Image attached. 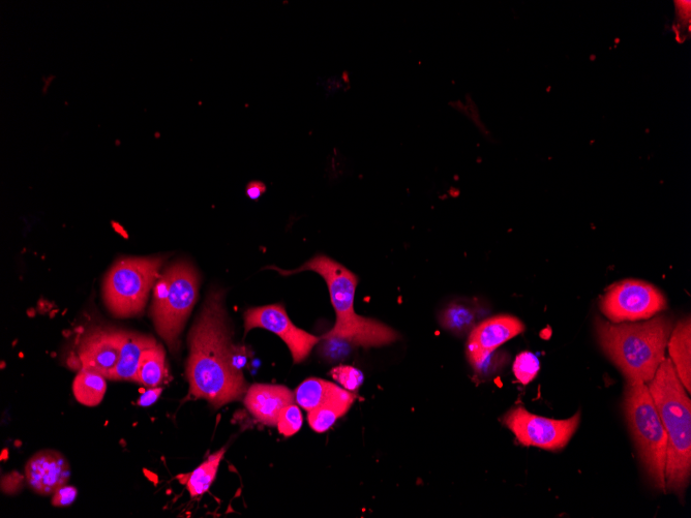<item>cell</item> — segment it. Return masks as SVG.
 <instances>
[{
  "label": "cell",
  "instance_id": "8",
  "mask_svg": "<svg viewBox=\"0 0 691 518\" xmlns=\"http://www.w3.org/2000/svg\"><path fill=\"white\" fill-rule=\"evenodd\" d=\"M581 413L565 420H555L531 414L523 407L510 410L503 417V423L525 446H534L549 451L563 449L577 432Z\"/></svg>",
  "mask_w": 691,
  "mask_h": 518
},
{
  "label": "cell",
  "instance_id": "21",
  "mask_svg": "<svg viewBox=\"0 0 691 518\" xmlns=\"http://www.w3.org/2000/svg\"><path fill=\"white\" fill-rule=\"evenodd\" d=\"M106 378L96 372L81 369L73 383L76 400L87 407L100 405L106 394Z\"/></svg>",
  "mask_w": 691,
  "mask_h": 518
},
{
  "label": "cell",
  "instance_id": "19",
  "mask_svg": "<svg viewBox=\"0 0 691 518\" xmlns=\"http://www.w3.org/2000/svg\"><path fill=\"white\" fill-rule=\"evenodd\" d=\"M355 399V395L347 391L340 398L309 412L308 421L311 429L319 434L327 432L349 411Z\"/></svg>",
  "mask_w": 691,
  "mask_h": 518
},
{
  "label": "cell",
  "instance_id": "27",
  "mask_svg": "<svg viewBox=\"0 0 691 518\" xmlns=\"http://www.w3.org/2000/svg\"><path fill=\"white\" fill-rule=\"evenodd\" d=\"M231 361L233 369L237 373L243 374V369L248 362L246 348L233 345Z\"/></svg>",
  "mask_w": 691,
  "mask_h": 518
},
{
  "label": "cell",
  "instance_id": "2",
  "mask_svg": "<svg viewBox=\"0 0 691 518\" xmlns=\"http://www.w3.org/2000/svg\"><path fill=\"white\" fill-rule=\"evenodd\" d=\"M668 437L666 491L683 499L691 474V403L671 359L648 385Z\"/></svg>",
  "mask_w": 691,
  "mask_h": 518
},
{
  "label": "cell",
  "instance_id": "11",
  "mask_svg": "<svg viewBox=\"0 0 691 518\" xmlns=\"http://www.w3.org/2000/svg\"><path fill=\"white\" fill-rule=\"evenodd\" d=\"M525 325L513 316H496L474 327L469 335L467 357L476 370L500 346L523 333Z\"/></svg>",
  "mask_w": 691,
  "mask_h": 518
},
{
  "label": "cell",
  "instance_id": "1",
  "mask_svg": "<svg viewBox=\"0 0 691 518\" xmlns=\"http://www.w3.org/2000/svg\"><path fill=\"white\" fill-rule=\"evenodd\" d=\"M233 345L224 293L213 290L190 332L187 375L191 395L215 409L242 400L247 392L244 375L232 367Z\"/></svg>",
  "mask_w": 691,
  "mask_h": 518
},
{
  "label": "cell",
  "instance_id": "5",
  "mask_svg": "<svg viewBox=\"0 0 691 518\" xmlns=\"http://www.w3.org/2000/svg\"><path fill=\"white\" fill-rule=\"evenodd\" d=\"M623 405L641 463L656 489L666 492L668 437L648 386L627 382Z\"/></svg>",
  "mask_w": 691,
  "mask_h": 518
},
{
  "label": "cell",
  "instance_id": "25",
  "mask_svg": "<svg viewBox=\"0 0 691 518\" xmlns=\"http://www.w3.org/2000/svg\"><path fill=\"white\" fill-rule=\"evenodd\" d=\"M334 380L344 389L355 392L364 383V374L349 365H340L330 372Z\"/></svg>",
  "mask_w": 691,
  "mask_h": 518
},
{
  "label": "cell",
  "instance_id": "13",
  "mask_svg": "<svg viewBox=\"0 0 691 518\" xmlns=\"http://www.w3.org/2000/svg\"><path fill=\"white\" fill-rule=\"evenodd\" d=\"M25 476L34 492L50 496L69 482L71 468L62 453L45 450L36 453L27 462Z\"/></svg>",
  "mask_w": 691,
  "mask_h": 518
},
{
  "label": "cell",
  "instance_id": "18",
  "mask_svg": "<svg viewBox=\"0 0 691 518\" xmlns=\"http://www.w3.org/2000/svg\"><path fill=\"white\" fill-rule=\"evenodd\" d=\"M168 375L166 354L162 345L146 349L140 359L136 376V383L147 388H155L163 385Z\"/></svg>",
  "mask_w": 691,
  "mask_h": 518
},
{
  "label": "cell",
  "instance_id": "20",
  "mask_svg": "<svg viewBox=\"0 0 691 518\" xmlns=\"http://www.w3.org/2000/svg\"><path fill=\"white\" fill-rule=\"evenodd\" d=\"M226 448L210 455L194 472L187 476H179L180 481L187 485L192 498H197L208 492L214 483L220 464L224 459Z\"/></svg>",
  "mask_w": 691,
  "mask_h": 518
},
{
  "label": "cell",
  "instance_id": "28",
  "mask_svg": "<svg viewBox=\"0 0 691 518\" xmlns=\"http://www.w3.org/2000/svg\"><path fill=\"white\" fill-rule=\"evenodd\" d=\"M163 392L162 387L148 388L139 398L138 405L142 408L153 406Z\"/></svg>",
  "mask_w": 691,
  "mask_h": 518
},
{
  "label": "cell",
  "instance_id": "30",
  "mask_svg": "<svg viewBox=\"0 0 691 518\" xmlns=\"http://www.w3.org/2000/svg\"><path fill=\"white\" fill-rule=\"evenodd\" d=\"M112 227H113V229H114L117 233H119L120 235L124 236L125 238H128V233H127V231L124 229V227H123L122 225H119V224L116 223V222H112Z\"/></svg>",
  "mask_w": 691,
  "mask_h": 518
},
{
  "label": "cell",
  "instance_id": "17",
  "mask_svg": "<svg viewBox=\"0 0 691 518\" xmlns=\"http://www.w3.org/2000/svg\"><path fill=\"white\" fill-rule=\"evenodd\" d=\"M347 392L338 384L318 378H310L295 391V402L308 413L332 402Z\"/></svg>",
  "mask_w": 691,
  "mask_h": 518
},
{
  "label": "cell",
  "instance_id": "14",
  "mask_svg": "<svg viewBox=\"0 0 691 518\" xmlns=\"http://www.w3.org/2000/svg\"><path fill=\"white\" fill-rule=\"evenodd\" d=\"M295 404V394L286 386L255 384L247 390L245 405L249 412L267 426H277L282 411Z\"/></svg>",
  "mask_w": 691,
  "mask_h": 518
},
{
  "label": "cell",
  "instance_id": "12",
  "mask_svg": "<svg viewBox=\"0 0 691 518\" xmlns=\"http://www.w3.org/2000/svg\"><path fill=\"white\" fill-rule=\"evenodd\" d=\"M120 330L97 329L81 340L78 357L81 369L96 372L110 380L118 363Z\"/></svg>",
  "mask_w": 691,
  "mask_h": 518
},
{
  "label": "cell",
  "instance_id": "24",
  "mask_svg": "<svg viewBox=\"0 0 691 518\" xmlns=\"http://www.w3.org/2000/svg\"><path fill=\"white\" fill-rule=\"evenodd\" d=\"M304 422L302 411L295 404L287 406L278 420V430L285 437L294 436L302 429Z\"/></svg>",
  "mask_w": 691,
  "mask_h": 518
},
{
  "label": "cell",
  "instance_id": "4",
  "mask_svg": "<svg viewBox=\"0 0 691 518\" xmlns=\"http://www.w3.org/2000/svg\"><path fill=\"white\" fill-rule=\"evenodd\" d=\"M283 276L302 271H313L326 282L330 300L337 315L335 327L327 332L322 340H341L354 346L382 347L399 339V334L392 328L374 319L356 314L354 298L358 284L355 274L348 268L323 255H318L302 267L295 270H283L277 267Z\"/></svg>",
  "mask_w": 691,
  "mask_h": 518
},
{
  "label": "cell",
  "instance_id": "3",
  "mask_svg": "<svg viewBox=\"0 0 691 518\" xmlns=\"http://www.w3.org/2000/svg\"><path fill=\"white\" fill-rule=\"evenodd\" d=\"M595 329L600 346L627 382L646 384L666 359L673 323L668 317H657L646 323L613 325L597 318Z\"/></svg>",
  "mask_w": 691,
  "mask_h": 518
},
{
  "label": "cell",
  "instance_id": "23",
  "mask_svg": "<svg viewBox=\"0 0 691 518\" xmlns=\"http://www.w3.org/2000/svg\"><path fill=\"white\" fill-rule=\"evenodd\" d=\"M540 369L539 360L536 355L526 351L519 354L514 363V374L519 382L528 385L537 376Z\"/></svg>",
  "mask_w": 691,
  "mask_h": 518
},
{
  "label": "cell",
  "instance_id": "6",
  "mask_svg": "<svg viewBox=\"0 0 691 518\" xmlns=\"http://www.w3.org/2000/svg\"><path fill=\"white\" fill-rule=\"evenodd\" d=\"M199 276L186 261L167 267L154 287L152 318L160 337L176 352L199 295Z\"/></svg>",
  "mask_w": 691,
  "mask_h": 518
},
{
  "label": "cell",
  "instance_id": "10",
  "mask_svg": "<svg viewBox=\"0 0 691 518\" xmlns=\"http://www.w3.org/2000/svg\"><path fill=\"white\" fill-rule=\"evenodd\" d=\"M255 328L266 329L277 334L289 348L294 363L304 361L313 348L322 341V338L296 327L282 304L247 311L245 314L246 334Z\"/></svg>",
  "mask_w": 691,
  "mask_h": 518
},
{
  "label": "cell",
  "instance_id": "7",
  "mask_svg": "<svg viewBox=\"0 0 691 518\" xmlns=\"http://www.w3.org/2000/svg\"><path fill=\"white\" fill-rule=\"evenodd\" d=\"M165 260L160 257L126 258L117 261L107 273L103 297L108 310L117 318L140 315L150 291L161 276Z\"/></svg>",
  "mask_w": 691,
  "mask_h": 518
},
{
  "label": "cell",
  "instance_id": "15",
  "mask_svg": "<svg viewBox=\"0 0 691 518\" xmlns=\"http://www.w3.org/2000/svg\"><path fill=\"white\" fill-rule=\"evenodd\" d=\"M157 344V341L153 337H149V335L120 330L119 359L110 380L136 382L139 362L143 352Z\"/></svg>",
  "mask_w": 691,
  "mask_h": 518
},
{
  "label": "cell",
  "instance_id": "22",
  "mask_svg": "<svg viewBox=\"0 0 691 518\" xmlns=\"http://www.w3.org/2000/svg\"><path fill=\"white\" fill-rule=\"evenodd\" d=\"M441 325L448 331L464 335L469 333L475 324L473 311L462 304H450L440 315Z\"/></svg>",
  "mask_w": 691,
  "mask_h": 518
},
{
  "label": "cell",
  "instance_id": "16",
  "mask_svg": "<svg viewBox=\"0 0 691 518\" xmlns=\"http://www.w3.org/2000/svg\"><path fill=\"white\" fill-rule=\"evenodd\" d=\"M669 353L678 378L687 392L691 391V323L681 320L672 330L668 342Z\"/></svg>",
  "mask_w": 691,
  "mask_h": 518
},
{
  "label": "cell",
  "instance_id": "26",
  "mask_svg": "<svg viewBox=\"0 0 691 518\" xmlns=\"http://www.w3.org/2000/svg\"><path fill=\"white\" fill-rule=\"evenodd\" d=\"M78 492L74 486L64 485L53 494L52 505L55 507H69L77 499Z\"/></svg>",
  "mask_w": 691,
  "mask_h": 518
},
{
  "label": "cell",
  "instance_id": "29",
  "mask_svg": "<svg viewBox=\"0 0 691 518\" xmlns=\"http://www.w3.org/2000/svg\"><path fill=\"white\" fill-rule=\"evenodd\" d=\"M265 185L259 181H253L247 187V195L252 200H258L265 193Z\"/></svg>",
  "mask_w": 691,
  "mask_h": 518
},
{
  "label": "cell",
  "instance_id": "9",
  "mask_svg": "<svg viewBox=\"0 0 691 518\" xmlns=\"http://www.w3.org/2000/svg\"><path fill=\"white\" fill-rule=\"evenodd\" d=\"M667 307L665 296L654 286L625 281L612 287L600 300V309L612 322L646 320Z\"/></svg>",
  "mask_w": 691,
  "mask_h": 518
}]
</instances>
